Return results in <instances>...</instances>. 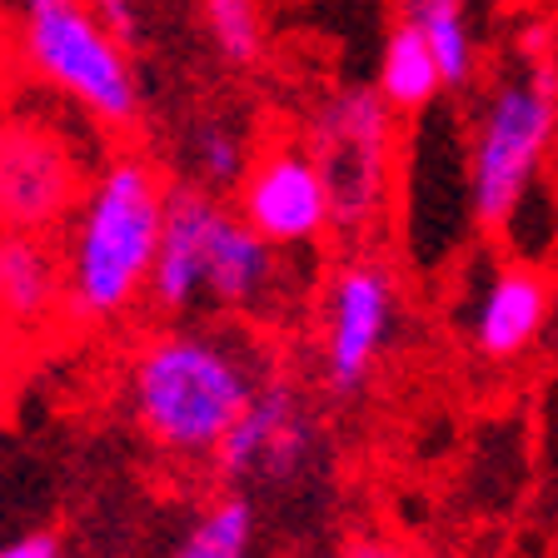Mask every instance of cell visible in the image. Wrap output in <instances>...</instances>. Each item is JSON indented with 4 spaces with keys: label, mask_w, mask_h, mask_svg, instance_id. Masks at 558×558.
<instances>
[{
    "label": "cell",
    "mask_w": 558,
    "mask_h": 558,
    "mask_svg": "<svg viewBox=\"0 0 558 558\" xmlns=\"http://www.w3.org/2000/svg\"><path fill=\"white\" fill-rule=\"evenodd\" d=\"M374 90L389 100V110H395V116H414V110H429V105L444 95L439 60H434L429 40H424L414 25L399 21L395 31L384 35Z\"/></svg>",
    "instance_id": "obj_13"
},
{
    "label": "cell",
    "mask_w": 558,
    "mask_h": 558,
    "mask_svg": "<svg viewBox=\"0 0 558 558\" xmlns=\"http://www.w3.org/2000/svg\"><path fill=\"white\" fill-rule=\"evenodd\" d=\"M60 325H70L60 240L0 230V329H11L25 349H35Z\"/></svg>",
    "instance_id": "obj_11"
},
{
    "label": "cell",
    "mask_w": 558,
    "mask_h": 558,
    "mask_svg": "<svg viewBox=\"0 0 558 558\" xmlns=\"http://www.w3.org/2000/svg\"><path fill=\"white\" fill-rule=\"evenodd\" d=\"M399 21L414 25L439 60L444 90H469L478 75V46L464 0H399Z\"/></svg>",
    "instance_id": "obj_14"
},
{
    "label": "cell",
    "mask_w": 558,
    "mask_h": 558,
    "mask_svg": "<svg viewBox=\"0 0 558 558\" xmlns=\"http://www.w3.org/2000/svg\"><path fill=\"white\" fill-rule=\"evenodd\" d=\"M255 499L244 488H225L195 513L165 558H255Z\"/></svg>",
    "instance_id": "obj_15"
},
{
    "label": "cell",
    "mask_w": 558,
    "mask_h": 558,
    "mask_svg": "<svg viewBox=\"0 0 558 558\" xmlns=\"http://www.w3.org/2000/svg\"><path fill=\"white\" fill-rule=\"evenodd\" d=\"M170 180L150 155L120 150L85 180L81 205L70 209L60 240L65 259L70 325L110 329L145 304L160 255Z\"/></svg>",
    "instance_id": "obj_2"
},
{
    "label": "cell",
    "mask_w": 558,
    "mask_h": 558,
    "mask_svg": "<svg viewBox=\"0 0 558 558\" xmlns=\"http://www.w3.org/2000/svg\"><path fill=\"white\" fill-rule=\"evenodd\" d=\"M399 329V279L369 250H349L319 300V384L335 404L369 389Z\"/></svg>",
    "instance_id": "obj_7"
},
{
    "label": "cell",
    "mask_w": 558,
    "mask_h": 558,
    "mask_svg": "<svg viewBox=\"0 0 558 558\" xmlns=\"http://www.w3.org/2000/svg\"><path fill=\"white\" fill-rule=\"evenodd\" d=\"M269 364L225 319L165 325L125 360V409L155 453L174 464H209L234 418L255 399Z\"/></svg>",
    "instance_id": "obj_1"
},
{
    "label": "cell",
    "mask_w": 558,
    "mask_h": 558,
    "mask_svg": "<svg viewBox=\"0 0 558 558\" xmlns=\"http://www.w3.org/2000/svg\"><path fill=\"white\" fill-rule=\"evenodd\" d=\"M230 205L240 209L250 230L265 234L284 255H304V250L335 240L325 180H319L314 155L300 145V135L259 145Z\"/></svg>",
    "instance_id": "obj_10"
},
{
    "label": "cell",
    "mask_w": 558,
    "mask_h": 558,
    "mask_svg": "<svg viewBox=\"0 0 558 558\" xmlns=\"http://www.w3.org/2000/svg\"><path fill=\"white\" fill-rule=\"evenodd\" d=\"M558 140V65L523 56L484 90L469 120V215L478 230L509 234L544 180Z\"/></svg>",
    "instance_id": "obj_4"
},
{
    "label": "cell",
    "mask_w": 558,
    "mask_h": 558,
    "mask_svg": "<svg viewBox=\"0 0 558 558\" xmlns=\"http://www.w3.org/2000/svg\"><path fill=\"white\" fill-rule=\"evenodd\" d=\"M314 449H319V429H314L304 389L290 374L265 369L255 399L234 418V429L225 434V444L215 449L209 469L230 488L294 484V478L314 464Z\"/></svg>",
    "instance_id": "obj_9"
},
{
    "label": "cell",
    "mask_w": 558,
    "mask_h": 558,
    "mask_svg": "<svg viewBox=\"0 0 558 558\" xmlns=\"http://www.w3.org/2000/svg\"><path fill=\"white\" fill-rule=\"evenodd\" d=\"M90 5L110 21V31H120V40H135V0H90Z\"/></svg>",
    "instance_id": "obj_21"
},
{
    "label": "cell",
    "mask_w": 558,
    "mask_h": 558,
    "mask_svg": "<svg viewBox=\"0 0 558 558\" xmlns=\"http://www.w3.org/2000/svg\"><path fill=\"white\" fill-rule=\"evenodd\" d=\"M339 558H404V548H399L395 538H384V534H354Z\"/></svg>",
    "instance_id": "obj_20"
},
{
    "label": "cell",
    "mask_w": 558,
    "mask_h": 558,
    "mask_svg": "<svg viewBox=\"0 0 558 558\" xmlns=\"http://www.w3.org/2000/svg\"><path fill=\"white\" fill-rule=\"evenodd\" d=\"M255 150H250V135H244L234 120L220 116H205L190 125L185 135V165H190V185L209 190V195H225L230 199L240 190L244 170H250Z\"/></svg>",
    "instance_id": "obj_16"
},
{
    "label": "cell",
    "mask_w": 558,
    "mask_h": 558,
    "mask_svg": "<svg viewBox=\"0 0 558 558\" xmlns=\"http://www.w3.org/2000/svg\"><path fill=\"white\" fill-rule=\"evenodd\" d=\"M548 319H554V279H548V269L534 265V259H509V265L488 275L469 339H474L484 360L509 364L523 360L548 335Z\"/></svg>",
    "instance_id": "obj_12"
},
{
    "label": "cell",
    "mask_w": 558,
    "mask_h": 558,
    "mask_svg": "<svg viewBox=\"0 0 558 558\" xmlns=\"http://www.w3.org/2000/svg\"><path fill=\"white\" fill-rule=\"evenodd\" d=\"M205 35L230 70H255L269 50L265 0H199Z\"/></svg>",
    "instance_id": "obj_17"
},
{
    "label": "cell",
    "mask_w": 558,
    "mask_h": 558,
    "mask_svg": "<svg viewBox=\"0 0 558 558\" xmlns=\"http://www.w3.org/2000/svg\"><path fill=\"white\" fill-rule=\"evenodd\" d=\"M300 145L314 155L329 195V225L344 250H364L379 234L395 195L399 125L374 85H335L310 105Z\"/></svg>",
    "instance_id": "obj_5"
},
{
    "label": "cell",
    "mask_w": 558,
    "mask_h": 558,
    "mask_svg": "<svg viewBox=\"0 0 558 558\" xmlns=\"http://www.w3.org/2000/svg\"><path fill=\"white\" fill-rule=\"evenodd\" d=\"M90 174L70 125L40 110H0V230L60 234Z\"/></svg>",
    "instance_id": "obj_8"
},
{
    "label": "cell",
    "mask_w": 558,
    "mask_h": 558,
    "mask_svg": "<svg viewBox=\"0 0 558 558\" xmlns=\"http://www.w3.org/2000/svg\"><path fill=\"white\" fill-rule=\"evenodd\" d=\"M284 294V250L255 234L225 195L170 180L150 304L165 319H265Z\"/></svg>",
    "instance_id": "obj_3"
},
{
    "label": "cell",
    "mask_w": 558,
    "mask_h": 558,
    "mask_svg": "<svg viewBox=\"0 0 558 558\" xmlns=\"http://www.w3.org/2000/svg\"><path fill=\"white\" fill-rule=\"evenodd\" d=\"M25 360H31V349H25L11 329H0V404L11 399V389H15V379H21Z\"/></svg>",
    "instance_id": "obj_18"
},
{
    "label": "cell",
    "mask_w": 558,
    "mask_h": 558,
    "mask_svg": "<svg viewBox=\"0 0 558 558\" xmlns=\"http://www.w3.org/2000/svg\"><path fill=\"white\" fill-rule=\"evenodd\" d=\"M21 60L35 81L105 130L140 120V75L130 40L110 31L90 0H11Z\"/></svg>",
    "instance_id": "obj_6"
},
{
    "label": "cell",
    "mask_w": 558,
    "mask_h": 558,
    "mask_svg": "<svg viewBox=\"0 0 558 558\" xmlns=\"http://www.w3.org/2000/svg\"><path fill=\"white\" fill-rule=\"evenodd\" d=\"M0 558H65L50 534H21L11 544H0Z\"/></svg>",
    "instance_id": "obj_19"
}]
</instances>
